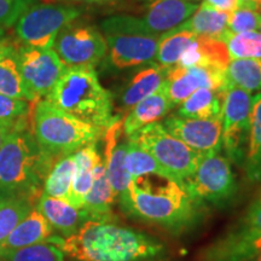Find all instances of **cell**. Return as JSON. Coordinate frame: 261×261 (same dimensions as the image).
<instances>
[{
	"mask_svg": "<svg viewBox=\"0 0 261 261\" xmlns=\"http://www.w3.org/2000/svg\"><path fill=\"white\" fill-rule=\"evenodd\" d=\"M51 238L65 256L76 261H142L163 249L152 237L110 221L87 220L69 237Z\"/></svg>",
	"mask_w": 261,
	"mask_h": 261,
	"instance_id": "1",
	"label": "cell"
},
{
	"mask_svg": "<svg viewBox=\"0 0 261 261\" xmlns=\"http://www.w3.org/2000/svg\"><path fill=\"white\" fill-rule=\"evenodd\" d=\"M198 203L173 179L162 177L161 182L154 185L145 175L130 179L126 196L120 200L127 214L172 231L184 230L194 223Z\"/></svg>",
	"mask_w": 261,
	"mask_h": 261,
	"instance_id": "2",
	"label": "cell"
},
{
	"mask_svg": "<svg viewBox=\"0 0 261 261\" xmlns=\"http://www.w3.org/2000/svg\"><path fill=\"white\" fill-rule=\"evenodd\" d=\"M55 161L38 145L29 122L16 126L0 150V196H23L37 204Z\"/></svg>",
	"mask_w": 261,
	"mask_h": 261,
	"instance_id": "3",
	"label": "cell"
},
{
	"mask_svg": "<svg viewBox=\"0 0 261 261\" xmlns=\"http://www.w3.org/2000/svg\"><path fill=\"white\" fill-rule=\"evenodd\" d=\"M44 99L104 132L116 117L113 94L102 86L93 68H67Z\"/></svg>",
	"mask_w": 261,
	"mask_h": 261,
	"instance_id": "4",
	"label": "cell"
},
{
	"mask_svg": "<svg viewBox=\"0 0 261 261\" xmlns=\"http://www.w3.org/2000/svg\"><path fill=\"white\" fill-rule=\"evenodd\" d=\"M32 133L42 151L58 160L98 143L104 130L58 109L46 99H39L33 108Z\"/></svg>",
	"mask_w": 261,
	"mask_h": 261,
	"instance_id": "5",
	"label": "cell"
},
{
	"mask_svg": "<svg viewBox=\"0 0 261 261\" xmlns=\"http://www.w3.org/2000/svg\"><path fill=\"white\" fill-rule=\"evenodd\" d=\"M100 29L107 40V55L102 62L106 71L117 73L155 61L161 35L150 31L142 18L116 15L104 19Z\"/></svg>",
	"mask_w": 261,
	"mask_h": 261,
	"instance_id": "6",
	"label": "cell"
},
{
	"mask_svg": "<svg viewBox=\"0 0 261 261\" xmlns=\"http://www.w3.org/2000/svg\"><path fill=\"white\" fill-rule=\"evenodd\" d=\"M127 139L148 151L171 179L182 187L195 172L200 159L198 152L173 137L162 122L151 123Z\"/></svg>",
	"mask_w": 261,
	"mask_h": 261,
	"instance_id": "7",
	"label": "cell"
},
{
	"mask_svg": "<svg viewBox=\"0 0 261 261\" xmlns=\"http://www.w3.org/2000/svg\"><path fill=\"white\" fill-rule=\"evenodd\" d=\"M83 15L71 4H37L19 16L14 24L16 40L21 46L52 48L58 33Z\"/></svg>",
	"mask_w": 261,
	"mask_h": 261,
	"instance_id": "8",
	"label": "cell"
},
{
	"mask_svg": "<svg viewBox=\"0 0 261 261\" xmlns=\"http://www.w3.org/2000/svg\"><path fill=\"white\" fill-rule=\"evenodd\" d=\"M54 48L67 68H96L107 55L103 33L79 18L58 33Z\"/></svg>",
	"mask_w": 261,
	"mask_h": 261,
	"instance_id": "9",
	"label": "cell"
},
{
	"mask_svg": "<svg viewBox=\"0 0 261 261\" xmlns=\"http://www.w3.org/2000/svg\"><path fill=\"white\" fill-rule=\"evenodd\" d=\"M252 93L227 85L224 94L221 148L228 161L243 165L250 132Z\"/></svg>",
	"mask_w": 261,
	"mask_h": 261,
	"instance_id": "10",
	"label": "cell"
},
{
	"mask_svg": "<svg viewBox=\"0 0 261 261\" xmlns=\"http://www.w3.org/2000/svg\"><path fill=\"white\" fill-rule=\"evenodd\" d=\"M185 188L195 200L224 203L236 194V180L226 156L220 151L200 154L195 172L185 182Z\"/></svg>",
	"mask_w": 261,
	"mask_h": 261,
	"instance_id": "11",
	"label": "cell"
},
{
	"mask_svg": "<svg viewBox=\"0 0 261 261\" xmlns=\"http://www.w3.org/2000/svg\"><path fill=\"white\" fill-rule=\"evenodd\" d=\"M17 57L24 85L35 102L51 92L67 69L54 48L17 45Z\"/></svg>",
	"mask_w": 261,
	"mask_h": 261,
	"instance_id": "12",
	"label": "cell"
},
{
	"mask_svg": "<svg viewBox=\"0 0 261 261\" xmlns=\"http://www.w3.org/2000/svg\"><path fill=\"white\" fill-rule=\"evenodd\" d=\"M165 85L172 106L177 107L198 89L226 90V70L205 67L181 68L174 65L168 69Z\"/></svg>",
	"mask_w": 261,
	"mask_h": 261,
	"instance_id": "13",
	"label": "cell"
},
{
	"mask_svg": "<svg viewBox=\"0 0 261 261\" xmlns=\"http://www.w3.org/2000/svg\"><path fill=\"white\" fill-rule=\"evenodd\" d=\"M162 125L173 137L198 154L221 150L223 116L214 119H190L172 115Z\"/></svg>",
	"mask_w": 261,
	"mask_h": 261,
	"instance_id": "14",
	"label": "cell"
},
{
	"mask_svg": "<svg viewBox=\"0 0 261 261\" xmlns=\"http://www.w3.org/2000/svg\"><path fill=\"white\" fill-rule=\"evenodd\" d=\"M197 8L191 0H148L142 6V21L152 33L162 35L191 17Z\"/></svg>",
	"mask_w": 261,
	"mask_h": 261,
	"instance_id": "15",
	"label": "cell"
},
{
	"mask_svg": "<svg viewBox=\"0 0 261 261\" xmlns=\"http://www.w3.org/2000/svg\"><path fill=\"white\" fill-rule=\"evenodd\" d=\"M169 68L162 67L156 62L142 65L126 84L122 85L119 92V100L125 112H129L140 100L154 93L163 84Z\"/></svg>",
	"mask_w": 261,
	"mask_h": 261,
	"instance_id": "16",
	"label": "cell"
},
{
	"mask_svg": "<svg viewBox=\"0 0 261 261\" xmlns=\"http://www.w3.org/2000/svg\"><path fill=\"white\" fill-rule=\"evenodd\" d=\"M165 81L154 93L144 98L132 108L122 121L123 135L128 138L151 123L159 122L173 109Z\"/></svg>",
	"mask_w": 261,
	"mask_h": 261,
	"instance_id": "17",
	"label": "cell"
},
{
	"mask_svg": "<svg viewBox=\"0 0 261 261\" xmlns=\"http://www.w3.org/2000/svg\"><path fill=\"white\" fill-rule=\"evenodd\" d=\"M54 228L45 217L34 207L29 214L16 226L6 240L0 244V257L22 249L45 242L52 237Z\"/></svg>",
	"mask_w": 261,
	"mask_h": 261,
	"instance_id": "18",
	"label": "cell"
},
{
	"mask_svg": "<svg viewBox=\"0 0 261 261\" xmlns=\"http://www.w3.org/2000/svg\"><path fill=\"white\" fill-rule=\"evenodd\" d=\"M35 207L44 215L51 227L58 231L63 238L77 232V230L89 220L83 210H76L68 201L44 194L40 195Z\"/></svg>",
	"mask_w": 261,
	"mask_h": 261,
	"instance_id": "19",
	"label": "cell"
},
{
	"mask_svg": "<svg viewBox=\"0 0 261 261\" xmlns=\"http://www.w3.org/2000/svg\"><path fill=\"white\" fill-rule=\"evenodd\" d=\"M230 61L231 57L224 41L197 37L181 55L177 65L181 68L205 67L226 70Z\"/></svg>",
	"mask_w": 261,
	"mask_h": 261,
	"instance_id": "20",
	"label": "cell"
},
{
	"mask_svg": "<svg viewBox=\"0 0 261 261\" xmlns=\"http://www.w3.org/2000/svg\"><path fill=\"white\" fill-rule=\"evenodd\" d=\"M75 172L68 202L76 208L83 210L85 198L89 194L93 181V171L102 160L97 148V143L84 146L73 154Z\"/></svg>",
	"mask_w": 261,
	"mask_h": 261,
	"instance_id": "21",
	"label": "cell"
},
{
	"mask_svg": "<svg viewBox=\"0 0 261 261\" xmlns=\"http://www.w3.org/2000/svg\"><path fill=\"white\" fill-rule=\"evenodd\" d=\"M115 198L116 196L107 178L106 165L102 159L94 168L92 187L85 198L83 211L87 219L110 221L113 215L112 207Z\"/></svg>",
	"mask_w": 261,
	"mask_h": 261,
	"instance_id": "22",
	"label": "cell"
},
{
	"mask_svg": "<svg viewBox=\"0 0 261 261\" xmlns=\"http://www.w3.org/2000/svg\"><path fill=\"white\" fill-rule=\"evenodd\" d=\"M228 17L230 12L221 11L203 2L190 18L178 27L190 31L197 37L223 41L224 37L228 33Z\"/></svg>",
	"mask_w": 261,
	"mask_h": 261,
	"instance_id": "23",
	"label": "cell"
},
{
	"mask_svg": "<svg viewBox=\"0 0 261 261\" xmlns=\"http://www.w3.org/2000/svg\"><path fill=\"white\" fill-rule=\"evenodd\" d=\"M0 94L16 99L35 102L25 87L17 57V44L0 55Z\"/></svg>",
	"mask_w": 261,
	"mask_h": 261,
	"instance_id": "24",
	"label": "cell"
},
{
	"mask_svg": "<svg viewBox=\"0 0 261 261\" xmlns=\"http://www.w3.org/2000/svg\"><path fill=\"white\" fill-rule=\"evenodd\" d=\"M225 91L198 89L180 104L178 116L190 119H214L223 116Z\"/></svg>",
	"mask_w": 261,
	"mask_h": 261,
	"instance_id": "25",
	"label": "cell"
},
{
	"mask_svg": "<svg viewBox=\"0 0 261 261\" xmlns=\"http://www.w3.org/2000/svg\"><path fill=\"white\" fill-rule=\"evenodd\" d=\"M243 165L248 179L261 182V92L256 93L252 100L250 132Z\"/></svg>",
	"mask_w": 261,
	"mask_h": 261,
	"instance_id": "26",
	"label": "cell"
},
{
	"mask_svg": "<svg viewBox=\"0 0 261 261\" xmlns=\"http://www.w3.org/2000/svg\"><path fill=\"white\" fill-rule=\"evenodd\" d=\"M196 38L197 35L194 33L180 27L165 33L159 40L155 62L166 68L174 67Z\"/></svg>",
	"mask_w": 261,
	"mask_h": 261,
	"instance_id": "27",
	"label": "cell"
},
{
	"mask_svg": "<svg viewBox=\"0 0 261 261\" xmlns=\"http://www.w3.org/2000/svg\"><path fill=\"white\" fill-rule=\"evenodd\" d=\"M74 172L75 163L73 155H67L56 160L42 184V194L68 201L73 184Z\"/></svg>",
	"mask_w": 261,
	"mask_h": 261,
	"instance_id": "28",
	"label": "cell"
},
{
	"mask_svg": "<svg viewBox=\"0 0 261 261\" xmlns=\"http://www.w3.org/2000/svg\"><path fill=\"white\" fill-rule=\"evenodd\" d=\"M227 85L255 92L261 91V60L257 58H233L226 69Z\"/></svg>",
	"mask_w": 261,
	"mask_h": 261,
	"instance_id": "29",
	"label": "cell"
},
{
	"mask_svg": "<svg viewBox=\"0 0 261 261\" xmlns=\"http://www.w3.org/2000/svg\"><path fill=\"white\" fill-rule=\"evenodd\" d=\"M261 233V191L256 195L252 203L243 215V218L238 221L232 230L225 233L223 237L217 240L214 244L218 246H228L244 242L250 238Z\"/></svg>",
	"mask_w": 261,
	"mask_h": 261,
	"instance_id": "30",
	"label": "cell"
},
{
	"mask_svg": "<svg viewBox=\"0 0 261 261\" xmlns=\"http://www.w3.org/2000/svg\"><path fill=\"white\" fill-rule=\"evenodd\" d=\"M34 207L35 202L23 196H0V244Z\"/></svg>",
	"mask_w": 261,
	"mask_h": 261,
	"instance_id": "31",
	"label": "cell"
},
{
	"mask_svg": "<svg viewBox=\"0 0 261 261\" xmlns=\"http://www.w3.org/2000/svg\"><path fill=\"white\" fill-rule=\"evenodd\" d=\"M261 250V233L244 242L218 246L211 244L202 252V261H248Z\"/></svg>",
	"mask_w": 261,
	"mask_h": 261,
	"instance_id": "32",
	"label": "cell"
},
{
	"mask_svg": "<svg viewBox=\"0 0 261 261\" xmlns=\"http://www.w3.org/2000/svg\"><path fill=\"white\" fill-rule=\"evenodd\" d=\"M125 165L132 178L143 175H162L171 178L148 151L129 139L125 156Z\"/></svg>",
	"mask_w": 261,
	"mask_h": 261,
	"instance_id": "33",
	"label": "cell"
},
{
	"mask_svg": "<svg viewBox=\"0 0 261 261\" xmlns=\"http://www.w3.org/2000/svg\"><path fill=\"white\" fill-rule=\"evenodd\" d=\"M223 41L226 44L231 60L233 58H257L261 60V33L248 32L232 34L228 32Z\"/></svg>",
	"mask_w": 261,
	"mask_h": 261,
	"instance_id": "34",
	"label": "cell"
},
{
	"mask_svg": "<svg viewBox=\"0 0 261 261\" xmlns=\"http://www.w3.org/2000/svg\"><path fill=\"white\" fill-rule=\"evenodd\" d=\"M0 261H65V254L48 238L45 242L29 246L0 257Z\"/></svg>",
	"mask_w": 261,
	"mask_h": 261,
	"instance_id": "35",
	"label": "cell"
},
{
	"mask_svg": "<svg viewBox=\"0 0 261 261\" xmlns=\"http://www.w3.org/2000/svg\"><path fill=\"white\" fill-rule=\"evenodd\" d=\"M31 103L27 100L0 94V125L15 128L16 126L29 122Z\"/></svg>",
	"mask_w": 261,
	"mask_h": 261,
	"instance_id": "36",
	"label": "cell"
},
{
	"mask_svg": "<svg viewBox=\"0 0 261 261\" xmlns=\"http://www.w3.org/2000/svg\"><path fill=\"white\" fill-rule=\"evenodd\" d=\"M261 21V14L247 8H236L230 12L228 32L232 34L257 32Z\"/></svg>",
	"mask_w": 261,
	"mask_h": 261,
	"instance_id": "37",
	"label": "cell"
},
{
	"mask_svg": "<svg viewBox=\"0 0 261 261\" xmlns=\"http://www.w3.org/2000/svg\"><path fill=\"white\" fill-rule=\"evenodd\" d=\"M37 3V0H0V25L14 27L19 16Z\"/></svg>",
	"mask_w": 261,
	"mask_h": 261,
	"instance_id": "38",
	"label": "cell"
},
{
	"mask_svg": "<svg viewBox=\"0 0 261 261\" xmlns=\"http://www.w3.org/2000/svg\"><path fill=\"white\" fill-rule=\"evenodd\" d=\"M204 2L215 9L221 10V11L231 12L237 8L236 0H204Z\"/></svg>",
	"mask_w": 261,
	"mask_h": 261,
	"instance_id": "39",
	"label": "cell"
},
{
	"mask_svg": "<svg viewBox=\"0 0 261 261\" xmlns=\"http://www.w3.org/2000/svg\"><path fill=\"white\" fill-rule=\"evenodd\" d=\"M15 42L12 41V39L10 38V35L6 32L5 27L0 25V55L4 54L9 47H11Z\"/></svg>",
	"mask_w": 261,
	"mask_h": 261,
	"instance_id": "40",
	"label": "cell"
},
{
	"mask_svg": "<svg viewBox=\"0 0 261 261\" xmlns=\"http://www.w3.org/2000/svg\"><path fill=\"white\" fill-rule=\"evenodd\" d=\"M237 8H247L261 14V0H236Z\"/></svg>",
	"mask_w": 261,
	"mask_h": 261,
	"instance_id": "41",
	"label": "cell"
},
{
	"mask_svg": "<svg viewBox=\"0 0 261 261\" xmlns=\"http://www.w3.org/2000/svg\"><path fill=\"white\" fill-rule=\"evenodd\" d=\"M11 129L12 128H10V127L0 125V150H2V146H3V144H4L6 137L9 136V133L11 132Z\"/></svg>",
	"mask_w": 261,
	"mask_h": 261,
	"instance_id": "42",
	"label": "cell"
},
{
	"mask_svg": "<svg viewBox=\"0 0 261 261\" xmlns=\"http://www.w3.org/2000/svg\"><path fill=\"white\" fill-rule=\"evenodd\" d=\"M60 2H77V3H107L110 0H60Z\"/></svg>",
	"mask_w": 261,
	"mask_h": 261,
	"instance_id": "43",
	"label": "cell"
},
{
	"mask_svg": "<svg viewBox=\"0 0 261 261\" xmlns=\"http://www.w3.org/2000/svg\"><path fill=\"white\" fill-rule=\"evenodd\" d=\"M248 261H261V250H259L256 254H254V255Z\"/></svg>",
	"mask_w": 261,
	"mask_h": 261,
	"instance_id": "44",
	"label": "cell"
},
{
	"mask_svg": "<svg viewBox=\"0 0 261 261\" xmlns=\"http://www.w3.org/2000/svg\"><path fill=\"white\" fill-rule=\"evenodd\" d=\"M257 32L261 33V21H260V25H259V31H257Z\"/></svg>",
	"mask_w": 261,
	"mask_h": 261,
	"instance_id": "45",
	"label": "cell"
},
{
	"mask_svg": "<svg viewBox=\"0 0 261 261\" xmlns=\"http://www.w3.org/2000/svg\"><path fill=\"white\" fill-rule=\"evenodd\" d=\"M191 2H195L196 3V2H198V0H191Z\"/></svg>",
	"mask_w": 261,
	"mask_h": 261,
	"instance_id": "46",
	"label": "cell"
}]
</instances>
